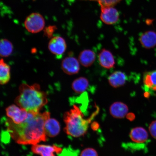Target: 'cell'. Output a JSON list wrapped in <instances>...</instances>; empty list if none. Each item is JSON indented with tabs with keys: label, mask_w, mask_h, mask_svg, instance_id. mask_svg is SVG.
Segmentation results:
<instances>
[{
	"label": "cell",
	"mask_w": 156,
	"mask_h": 156,
	"mask_svg": "<svg viewBox=\"0 0 156 156\" xmlns=\"http://www.w3.org/2000/svg\"><path fill=\"white\" fill-rule=\"evenodd\" d=\"M50 117V113L47 112H28V118L21 123L15 124L9 118L5 124L9 135L17 143L35 145L46 141L44 124Z\"/></svg>",
	"instance_id": "1"
},
{
	"label": "cell",
	"mask_w": 156,
	"mask_h": 156,
	"mask_svg": "<svg viewBox=\"0 0 156 156\" xmlns=\"http://www.w3.org/2000/svg\"><path fill=\"white\" fill-rule=\"evenodd\" d=\"M100 18L105 24H114L119 20V13L114 7H101Z\"/></svg>",
	"instance_id": "7"
},
{
	"label": "cell",
	"mask_w": 156,
	"mask_h": 156,
	"mask_svg": "<svg viewBox=\"0 0 156 156\" xmlns=\"http://www.w3.org/2000/svg\"><path fill=\"white\" fill-rule=\"evenodd\" d=\"M89 85L88 80L86 78L81 77L74 80L72 83V87L76 93L81 94L84 92Z\"/></svg>",
	"instance_id": "19"
},
{
	"label": "cell",
	"mask_w": 156,
	"mask_h": 156,
	"mask_svg": "<svg viewBox=\"0 0 156 156\" xmlns=\"http://www.w3.org/2000/svg\"><path fill=\"white\" fill-rule=\"evenodd\" d=\"M129 136L132 141L140 144L147 141L149 137L147 131L145 128L141 127L133 128L130 132Z\"/></svg>",
	"instance_id": "13"
},
{
	"label": "cell",
	"mask_w": 156,
	"mask_h": 156,
	"mask_svg": "<svg viewBox=\"0 0 156 156\" xmlns=\"http://www.w3.org/2000/svg\"><path fill=\"white\" fill-rule=\"evenodd\" d=\"M153 19H148L146 21V23L147 25H151L153 24Z\"/></svg>",
	"instance_id": "28"
},
{
	"label": "cell",
	"mask_w": 156,
	"mask_h": 156,
	"mask_svg": "<svg viewBox=\"0 0 156 156\" xmlns=\"http://www.w3.org/2000/svg\"><path fill=\"white\" fill-rule=\"evenodd\" d=\"M126 117L127 119L130 121H132L135 119L136 118L135 115L133 113H128L126 115Z\"/></svg>",
	"instance_id": "26"
},
{
	"label": "cell",
	"mask_w": 156,
	"mask_h": 156,
	"mask_svg": "<svg viewBox=\"0 0 156 156\" xmlns=\"http://www.w3.org/2000/svg\"><path fill=\"white\" fill-rule=\"evenodd\" d=\"M80 156H98L97 151L93 148H87L82 151Z\"/></svg>",
	"instance_id": "23"
},
{
	"label": "cell",
	"mask_w": 156,
	"mask_h": 156,
	"mask_svg": "<svg viewBox=\"0 0 156 156\" xmlns=\"http://www.w3.org/2000/svg\"><path fill=\"white\" fill-rule=\"evenodd\" d=\"M24 25L25 28L28 32L32 34H36L44 29V20L40 13H33L27 17Z\"/></svg>",
	"instance_id": "4"
},
{
	"label": "cell",
	"mask_w": 156,
	"mask_h": 156,
	"mask_svg": "<svg viewBox=\"0 0 156 156\" xmlns=\"http://www.w3.org/2000/svg\"><path fill=\"white\" fill-rule=\"evenodd\" d=\"M10 67L5 63L3 58L0 61V83L4 85L8 83L11 79Z\"/></svg>",
	"instance_id": "18"
},
{
	"label": "cell",
	"mask_w": 156,
	"mask_h": 156,
	"mask_svg": "<svg viewBox=\"0 0 156 156\" xmlns=\"http://www.w3.org/2000/svg\"><path fill=\"white\" fill-rule=\"evenodd\" d=\"M139 41L144 48L151 49L156 46V32L154 30L146 31L140 36Z\"/></svg>",
	"instance_id": "12"
},
{
	"label": "cell",
	"mask_w": 156,
	"mask_h": 156,
	"mask_svg": "<svg viewBox=\"0 0 156 156\" xmlns=\"http://www.w3.org/2000/svg\"><path fill=\"white\" fill-rule=\"evenodd\" d=\"M95 58L96 55L94 52L90 50L86 49L80 53L79 61L83 67H89L94 63Z\"/></svg>",
	"instance_id": "17"
},
{
	"label": "cell",
	"mask_w": 156,
	"mask_h": 156,
	"mask_svg": "<svg viewBox=\"0 0 156 156\" xmlns=\"http://www.w3.org/2000/svg\"><path fill=\"white\" fill-rule=\"evenodd\" d=\"M98 110L86 119L83 118L84 115L81 109L76 105H73V108L64 114V121L66 124L64 132L67 135L74 137L84 136L87 133L89 124L98 113Z\"/></svg>",
	"instance_id": "3"
},
{
	"label": "cell",
	"mask_w": 156,
	"mask_h": 156,
	"mask_svg": "<svg viewBox=\"0 0 156 156\" xmlns=\"http://www.w3.org/2000/svg\"><path fill=\"white\" fill-rule=\"evenodd\" d=\"M5 111L7 117L15 124L21 123L28 117V112L26 110L15 105L7 107Z\"/></svg>",
	"instance_id": "5"
},
{
	"label": "cell",
	"mask_w": 156,
	"mask_h": 156,
	"mask_svg": "<svg viewBox=\"0 0 156 156\" xmlns=\"http://www.w3.org/2000/svg\"><path fill=\"white\" fill-rule=\"evenodd\" d=\"M98 59L100 65L106 69L114 68L115 64L114 56L112 52L105 48L102 49L99 52Z\"/></svg>",
	"instance_id": "10"
},
{
	"label": "cell",
	"mask_w": 156,
	"mask_h": 156,
	"mask_svg": "<svg viewBox=\"0 0 156 156\" xmlns=\"http://www.w3.org/2000/svg\"><path fill=\"white\" fill-rule=\"evenodd\" d=\"M79 60L73 56H68L62 62L61 67L64 73L72 75L79 73L80 70Z\"/></svg>",
	"instance_id": "9"
},
{
	"label": "cell",
	"mask_w": 156,
	"mask_h": 156,
	"mask_svg": "<svg viewBox=\"0 0 156 156\" xmlns=\"http://www.w3.org/2000/svg\"><path fill=\"white\" fill-rule=\"evenodd\" d=\"M143 83L146 92L156 91V70L146 72L144 73Z\"/></svg>",
	"instance_id": "15"
},
{
	"label": "cell",
	"mask_w": 156,
	"mask_h": 156,
	"mask_svg": "<svg viewBox=\"0 0 156 156\" xmlns=\"http://www.w3.org/2000/svg\"><path fill=\"white\" fill-rule=\"evenodd\" d=\"M57 28L55 25H50L44 29V34L48 38H52L53 34Z\"/></svg>",
	"instance_id": "22"
},
{
	"label": "cell",
	"mask_w": 156,
	"mask_h": 156,
	"mask_svg": "<svg viewBox=\"0 0 156 156\" xmlns=\"http://www.w3.org/2000/svg\"><path fill=\"white\" fill-rule=\"evenodd\" d=\"M129 108L127 105L120 102L113 103L110 108V114L114 118H124L128 114Z\"/></svg>",
	"instance_id": "11"
},
{
	"label": "cell",
	"mask_w": 156,
	"mask_h": 156,
	"mask_svg": "<svg viewBox=\"0 0 156 156\" xmlns=\"http://www.w3.org/2000/svg\"><path fill=\"white\" fill-rule=\"evenodd\" d=\"M13 46L12 43L6 39H2L0 42V55L2 57H7L13 52Z\"/></svg>",
	"instance_id": "20"
},
{
	"label": "cell",
	"mask_w": 156,
	"mask_h": 156,
	"mask_svg": "<svg viewBox=\"0 0 156 156\" xmlns=\"http://www.w3.org/2000/svg\"><path fill=\"white\" fill-rule=\"evenodd\" d=\"M91 127L93 130H96L98 129L99 126L98 122H93L91 124Z\"/></svg>",
	"instance_id": "27"
},
{
	"label": "cell",
	"mask_w": 156,
	"mask_h": 156,
	"mask_svg": "<svg viewBox=\"0 0 156 156\" xmlns=\"http://www.w3.org/2000/svg\"><path fill=\"white\" fill-rule=\"evenodd\" d=\"M44 130L47 136L51 137L57 136L60 130L59 122L55 119H49L45 123Z\"/></svg>",
	"instance_id": "16"
},
{
	"label": "cell",
	"mask_w": 156,
	"mask_h": 156,
	"mask_svg": "<svg viewBox=\"0 0 156 156\" xmlns=\"http://www.w3.org/2000/svg\"><path fill=\"white\" fill-rule=\"evenodd\" d=\"M73 151H72V150H70L69 149H66L64 151H62V153L58 155L59 156H77V155H76V154L72 155V153L75 152L73 153Z\"/></svg>",
	"instance_id": "25"
},
{
	"label": "cell",
	"mask_w": 156,
	"mask_h": 156,
	"mask_svg": "<svg viewBox=\"0 0 156 156\" xmlns=\"http://www.w3.org/2000/svg\"><path fill=\"white\" fill-rule=\"evenodd\" d=\"M122 0H96L101 7H114Z\"/></svg>",
	"instance_id": "21"
},
{
	"label": "cell",
	"mask_w": 156,
	"mask_h": 156,
	"mask_svg": "<svg viewBox=\"0 0 156 156\" xmlns=\"http://www.w3.org/2000/svg\"><path fill=\"white\" fill-rule=\"evenodd\" d=\"M128 76L126 73L121 71L114 72L109 76L108 81L111 86L118 88L123 86L127 81Z\"/></svg>",
	"instance_id": "14"
},
{
	"label": "cell",
	"mask_w": 156,
	"mask_h": 156,
	"mask_svg": "<svg viewBox=\"0 0 156 156\" xmlns=\"http://www.w3.org/2000/svg\"><path fill=\"white\" fill-rule=\"evenodd\" d=\"M149 129L152 137L156 139V120L154 121L151 123Z\"/></svg>",
	"instance_id": "24"
},
{
	"label": "cell",
	"mask_w": 156,
	"mask_h": 156,
	"mask_svg": "<svg viewBox=\"0 0 156 156\" xmlns=\"http://www.w3.org/2000/svg\"><path fill=\"white\" fill-rule=\"evenodd\" d=\"M48 48L56 58L60 59L65 53L67 44L63 38L60 36H56L51 39L48 44Z\"/></svg>",
	"instance_id": "6"
},
{
	"label": "cell",
	"mask_w": 156,
	"mask_h": 156,
	"mask_svg": "<svg viewBox=\"0 0 156 156\" xmlns=\"http://www.w3.org/2000/svg\"><path fill=\"white\" fill-rule=\"evenodd\" d=\"M19 91L15 102L28 112H39L48 102L46 93L41 90L38 84L30 85L23 83L19 87Z\"/></svg>",
	"instance_id": "2"
},
{
	"label": "cell",
	"mask_w": 156,
	"mask_h": 156,
	"mask_svg": "<svg viewBox=\"0 0 156 156\" xmlns=\"http://www.w3.org/2000/svg\"><path fill=\"white\" fill-rule=\"evenodd\" d=\"M32 151L33 153L41 156H55L54 153L58 155L62 153L63 150L61 147L56 145L51 146L37 144L32 146Z\"/></svg>",
	"instance_id": "8"
}]
</instances>
